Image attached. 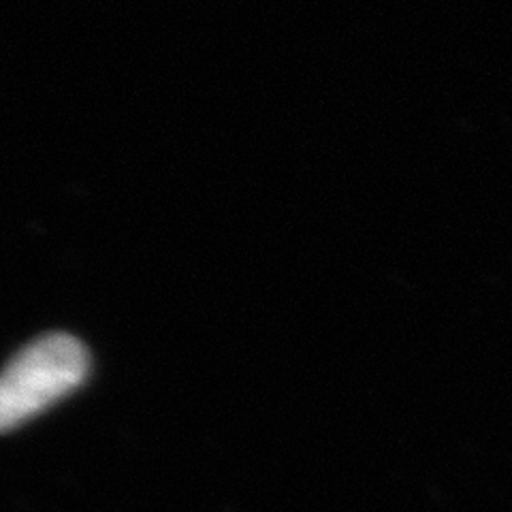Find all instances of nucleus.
Here are the masks:
<instances>
[{
    "instance_id": "f257e3e1",
    "label": "nucleus",
    "mask_w": 512,
    "mask_h": 512,
    "mask_svg": "<svg viewBox=\"0 0 512 512\" xmlns=\"http://www.w3.org/2000/svg\"><path fill=\"white\" fill-rule=\"evenodd\" d=\"M90 357L69 333H47L26 344L3 372L0 427L11 431L84 384Z\"/></svg>"
}]
</instances>
